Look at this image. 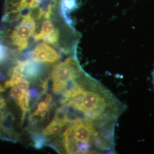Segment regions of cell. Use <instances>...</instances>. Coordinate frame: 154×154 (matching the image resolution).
I'll list each match as a JSON object with an SVG mask.
<instances>
[{"label": "cell", "instance_id": "6da1fadb", "mask_svg": "<svg viewBox=\"0 0 154 154\" xmlns=\"http://www.w3.org/2000/svg\"><path fill=\"white\" fill-rule=\"evenodd\" d=\"M60 103L72 119L78 117L117 121L127 106L85 72L61 94Z\"/></svg>", "mask_w": 154, "mask_h": 154}, {"label": "cell", "instance_id": "7a4b0ae2", "mask_svg": "<svg viewBox=\"0 0 154 154\" xmlns=\"http://www.w3.org/2000/svg\"><path fill=\"white\" fill-rule=\"evenodd\" d=\"M116 122L77 118L49 146L61 154H116Z\"/></svg>", "mask_w": 154, "mask_h": 154}, {"label": "cell", "instance_id": "3957f363", "mask_svg": "<svg viewBox=\"0 0 154 154\" xmlns=\"http://www.w3.org/2000/svg\"><path fill=\"white\" fill-rule=\"evenodd\" d=\"M84 72L76 54L69 56L65 60L54 65L50 76L53 93L56 95L63 93L71 83Z\"/></svg>", "mask_w": 154, "mask_h": 154}, {"label": "cell", "instance_id": "277c9868", "mask_svg": "<svg viewBox=\"0 0 154 154\" xmlns=\"http://www.w3.org/2000/svg\"><path fill=\"white\" fill-rule=\"evenodd\" d=\"M62 54L73 55L76 54V53H70L53 45L44 42H40L32 49L25 54L20 60H29L41 63L53 64L60 61Z\"/></svg>", "mask_w": 154, "mask_h": 154}, {"label": "cell", "instance_id": "5b68a950", "mask_svg": "<svg viewBox=\"0 0 154 154\" xmlns=\"http://www.w3.org/2000/svg\"><path fill=\"white\" fill-rule=\"evenodd\" d=\"M78 7L77 0H62V11L63 17L68 18L66 14L75 10Z\"/></svg>", "mask_w": 154, "mask_h": 154}, {"label": "cell", "instance_id": "8992f818", "mask_svg": "<svg viewBox=\"0 0 154 154\" xmlns=\"http://www.w3.org/2000/svg\"><path fill=\"white\" fill-rule=\"evenodd\" d=\"M8 60H10L9 50L4 45L0 43V65L6 63Z\"/></svg>", "mask_w": 154, "mask_h": 154}, {"label": "cell", "instance_id": "52a82bcc", "mask_svg": "<svg viewBox=\"0 0 154 154\" xmlns=\"http://www.w3.org/2000/svg\"><path fill=\"white\" fill-rule=\"evenodd\" d=\"M152 83H153V85H154V69L153 72H152Z\"/></svg>", "mask_w": 154, "mask_h": 154}]
</instances>
